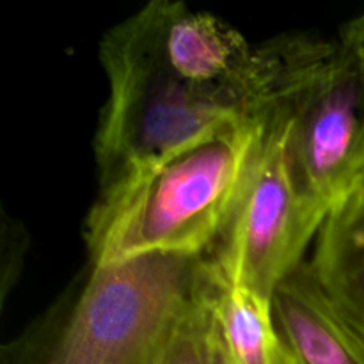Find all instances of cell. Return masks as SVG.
<instances>
[{"label": "cell", "instance_id": "277c9868", "mask_svg": "<svg viewBox=\"0 0 364 364\" xmlns=\"http://www.w3.org/2000/svg\"><path fill=\"white\" fill-rule=\"evenodd\" d=\"M100 63L109 84L95 137L100 188L213 127L252 119L237 103L183 80L110 31L100 43Z\"/></svg>", "mask_w": 364, "mask_h": 364}, {"label": "cell", "instance_id": "ba28073f", "mask_svg": "<svg viewBox=\"0 0 364 364\" xmlns=\"http://www.w3.org/2000/svg\"><path fill=\"white\" fill-rule=\"evenodd\" d=\"M208 309L235 364H295L274 318L272 301L220 279L213 269Z\"/></svg>", "mask_w": 364, "mask_h": 364}, {"label": "cell", "instance_id": "7a4b0ae2", "mask_svg": "<svg viewBox=\"0 0 364 364\" xmlns=\"http://www.w3.org/2000/svg\"><path fill=\"white\" fill-rule=\"evenodd\" d=\"M213 281L206 255H149L82 274L0 364H153Z\"/></svg>", "mask_w": 364, "mask_h": 364}, {"label": "cell", "instance_id": "52a82bcc", "mask_svg": "<svg viewBox=\"0 0 364 364\" xmlns=\"http://www.w3.org/2000/svg\"><path fill=\"white\" fill-rule=\"evenodd\" d=\"M315 240L316 283L364 338V191L327 215Z\"/></svg>", "mask_w": 364, "mask_h": 364}, {"label": "cell", "instance_id": "3957f363", "mask_svg": "<svg viewBox=\"0 0 364 364\" xmlns=\"http://www.w3.org/2000/svg\"><path fill=\"white\" fill-rule=\"evenodd\" d=\"M265 112L302 191L329 215L364 188V60L340 38L288 34L258 46Z\"/></svg>", "mask_w": 364, "mask_h": 364}, {"label": "cell", "instance_id": "5b68a950", "mask_svg": "<svg viewBox=\"0 0 364 364\" xmlns=\"http://www.w3.org/2000/svg\"><path fill=\"white\" fill-rule=\"evenodd\" d=\"M262 123L258 155L210 259L220 279L272 301L277 287L304 263L327 212L302 191L283 130L272 121Z\"/></svg>", "mask_w": 364, "mask_h": 364}, {"label": "cell", "instance_id": "6da1fadb", "mask_svg": "<svg viewBox=\"0 0 364 364\" xmlns=\"http://www.w3.org/2000/svg\"><path fill=\"white\" fill-rule=\"evenodd\" d=\"M262 132V121H226L100 188L85 220L89 265L212 251L240 199Z\"/></svg>", "mask_w": 364, "mask_h": 364}, {"label": "cell", "instance_id": "8992f818", "mask_svg": "<svg viewBox=\"0 0 364 364\" xmlns=\"http://www.w3.org/2000/svg\"><path fill=\"white\" fill-rule=\"evenodd\" d=\"M272 311L295 364H364V338L302 263L277 287Z\"/></svg>", "mask_w": 364, "mask_h": 364}, {"label": "cell", "instance_id": "9c48e42d", "mask_svg": "<svg viewBox=\"0 0 364 364\" xmlns=\"http://www.w3.org/2000/svg\"><path fill=\"white\" fill-rule=\"evenodd\" d=\"M210 291V290H208ZM208 294L174 326L153 364H208Z\"/></svg>", "mask_w": 364, "mask_h": 364}, {"label": "cell", "instance_id": "8fae6325", "mask_svg": "<svg viewBox=\"0 0 364 364\" xmlns=\"http://www.w3.org/2000/svg\"><path fill=\"white\" fill-rule=\"evenodd\" d=\"M340 38H343L364 60V13L361 16L352 18L341 27Z\"/></svg>", "mask_w": 364, "mask_h": 364}, {"label": "cell", "instance_id": "30bf717a", "mask_svg": "<svg viewBox=\"0 0 364 364\" xmlns=\"http://www.w3.org/2000/svg\"><path fill=\"white\" fill-rule=\"evenodd\" d=\"M208 364H235L210 315L208 327Z\"/></svg>", "mask_w": 364, "mask_h": 364}]
</instances>
